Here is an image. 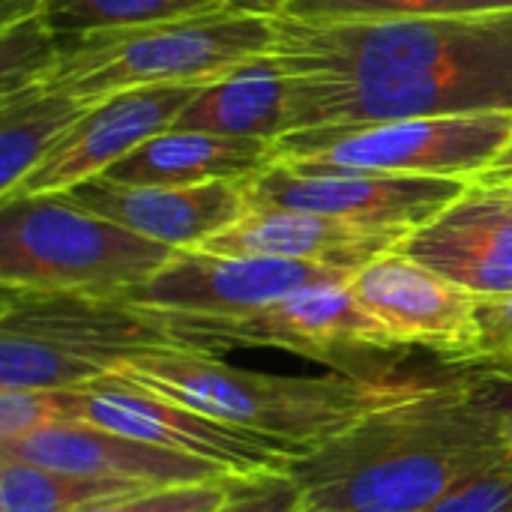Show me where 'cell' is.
I'll return each mask as SVG.
<instances>
[{"mask_svg":"<svg viewBox=\"0 0 512 512\" xmlns=\"http://www.w3.org/2000/svg\"><path fill=\"white\" fill-rule=\"evenodd\" d=\"M249 207H279L321 213L369 228L414 231L450 207L468 180L453 177H405L369 174L345 168H309L297 162H273L261 174L243 180Z\"/></svg>","mask_w":512,"mask_h":512,"instance_id":"cell-9","label":"cell"},{"mask_svg":"<svg viewBox=\"0 0 512 512\" xmlns=\"http://www.w3.org/2000/svg\"><path fill=\"white\" fill-rule=\"evenodd\" d=\"M153 315L186 351L219 357L231 348H279L354 378H384L408 351L360 306L348 282L306 288L240 315Z\"/></svg>","mask_w":512,"mask_h":512,"instance_id":"cell-7","label":"cell"},{"mask_svg":"<svg viewBox=\"0 0 512 512\" xmlns=\"http://www.w3.org/2000/svg\"><path fill=\"white\" fill-rule=\"evenodd\" d=\"M471 183H483V186H512V144L483 171L477 174Z\"/></svg>","mask_w":512,"mask_h":512,"instance_id":"cell-31","label":"cell"},{"mask_svg":"<svg viewBox=\"0 0 512 512\" xmlns=\"http://www.w3.org/2000/svg\"><path fill=\"white\" fill-rule=\"evenodd\" d=\"M411 231L399 228H369L345 219L255 207L237 225L207 240L201 249L219 255H267L303 264H318L330 270L357 273L375 258L396 252Z\"/></svg>","mask_w":512,"mask_h":512,"instance_id":"cell-17","label":"cell"},{"mask_svg":"<svg viewBox=\"0 0 512 512\" xmlns=\"http://www.w3.org/2000/svg\"><path fill=\"white\" fill-rule=\"evenodd\" d=\"M84 420V390H0V444Z\"/></svg>","mask_w":512,"mask_h":512,"instance_id":"cell-25","label":"cell"},{"mask_svg":"<svg viewBox=\"0 0 512 512\" xmlns=\"http://www.w3.org/2000/svg\"><path fill=\"white\" fill-rule=\"evenodd\" d=\"M174 129L261 141H279L288 135V78L276 54L255 57L231 75L207 84L180 114Z\"/></svg>","mask_w":512,"mask_h":512,"instance_id":"cell-19","label":"cell"},{"mask_svg":"<svg viewBox=\"0 0 512 512\" xmlns=\"http://www.w3.org/2000/svg\"><path fill=\"white\" fill-rule=\"evenodd\" d=\"M276 42L279 12L252 6L69 33L42 84L87 105L141 87L213 84Z\"/></svg>","mask_w":512,"mask_h":512,"instance_id":"cell-4","label":"cell"},{"mask_svg":"<svg viewBox=\"0 0 512 512\" xmlns=\"http://www.w3.org/2000/svg\"><path fill=\"white\" fill-rule=\"evenodd\" d=\"M177 252L63 195L0 201V288L117 297L153 279Z\"/></svg>","mask_w":512,"mask_h":512,"instance_id":"cell-6","label":"cell"},{"mask_svg":"<svg viewBox=\"0 0 512 512\" xmlns=\"http://www.w3.org/2000/svg\"><path fill=\"white\" fill-rule=\"evenodd\" d=\"M477 300L512 297V186L468 183L435 219L399 246Z\"/></svg>","mask_w":512,"mask_h":512,"instance_id":"cell-14","label":"cell"},{"mask_svg":"<svg viewBox=\"0 0 512 512\" xmlns=\"http://www.w3.org/2000/svg\"><path fill=\"white\" fill-rule=\"evenodd\" d=\"M168 348L165 324L120 294L0 288V390H84Z\"/></svg>","mask_w":512,"mask_h":512,"instance_id":"cell-5","label":"cell"},{"mask_svg":"<svg viewBox=\"0 0 512 512\" xmlns=\"http://www.w3.org/2000/svg\"><path fill=\"white\" fill-rule=\"evenodd\" d=\"M84 423L213 462L234 474L291 471L309 456V450L234 429L114 375L84 387Z\"/></svg>","mask_w":512,"mask_h":512,"instance_id":"cell-10","label":"cell"},{"mask_svg":"<svg viewBox=\"0 0 512 512\" xmlns=\"http://www.w3.org/2000/svg\"><path fill=\"white\" fill-rule=\"evenodd\" d=\"M114 378L195 408L234 429L309 453L426 387L417 381L354 375H270L186 348L132 357Z\"/></svg>","mask_w":512,"mask_h":512,"instance_id":"cell-3","label":"cell"},{"mask_svg":"<svg viewBox=\"0 0 512 512\" xmlns=\"http://www.w3.org/2000/svg\"><path fill=\"white\" fill-rule=\"evenodd\" d=\"M288 132L402 117L512 114V9L453 18L279 15Z\"/></svg>","mask_w":512,"mask_h":512,"instance_id":"cell-1","label":"cell"},{"mask_svg":"<svg viewBox=\"0 0 512 512\" xmlns=\"http://www.w3.org/2000/svg\"><path fill=\"white\" fill-rule=\"evenodd\" d=\"M147 492V486L78 477L18 459H0V512H81L102 501Z\"/></svg>","mask_w":512,"mask_h":512,"instance_id":"cell-21","label":"cell"},{"mask_svg":"<svg viewBox=\"0 0 512 512\" xmlns=\"http://www.w3.org/2000/svg\"><path fill=\"white\" fill-rule=\"evenodd\" d=\"M204 87L207 84L141 87L93 102L30 171L12 198L63 195L78 183L105 174L153 135L174 129L180 114L198 99Z\"/></svg>","mask_w":512,"mask_h":512,"instance_id":"cell-12","label":"cell"},{"mask_svg":"<svg viewBox=\"0 0 512 512\" xmlns=\"http://www.w3.org/2000/svg\"><path fill=\"white\" fill-rule=\"evenodd\" d=\"M477 399L498 417V423L512 435V363H486L468 369Z\"/></svg>","mask_w":512,"mask_h":512,"instance_id":"cell-30","label":"cell"},{"mask_svg":"<svg viewBox=\"0 0 512 512\" xmlns=\"http://www.w3.org/2000/svg\"><path fill=\"white\" fill-rule=\"evenodd\" d=\"M429 512H512V450L471 474Z\"/></svg>","mask_w":512,"mask_h":512,"instance_id":"cell-27","label":"cell"},{"mask_svg":"<svg viewBox=\"0 0 512 512\" xmlns=\"http://www.w3.org/2000/svg\"><path fill=\"white\" fill-rule=\"evenodd\" d=\"M510 450L512 435L477 399L465 372L426 384L312 450L291 477L306 512H429Z\"/></svg>","mask_w":512,"mask_h":512,"instance_id":"cell-2","label":"cell"},{"mask_svg":"<svg viewBox=\"0 0 512 512\" xmlns=\"http://www.w3.org/2000/svg\"><path fill=\"white\" fill-rule=\"evenodd\" d=\"M512 360V297H495L477 303L474 339L456 366H486Z\"/></svg>","mask_w":512,"mask_h":512,"instance_id":"cell-29","label":"cell"},{"mask_svg":"<svg viewBox=\"0 0 512 512\" xmlns=\"http://www.w3.org/2000/svg\"><path fill=\"white\" fill-rule=\"evenodd\" d=\"M237 6L279 12L282 0H39L36 15H42L54 33L69 36V33H87V30L207 15V12H222V9H237Z\"/></svg>","mask_w":512,"mask_h":512,"instance_id":"cell-22","label":"cell"},{"mask_svg":"<svg viewBox=\"0 0 512 512\" xmlns=\"http://www.w3.org/2000/svg\"><path fill=\"white\" fill-rule=\"evenodd\" d=\"M512 144L510 111L402 117L363 126L300 129L276 141L282 162L405 177L474 180Z\"/></svg>","mask_w":512,"mask_h":512,"instance_id":"cell-8","label":"cell"},{"mask_svg":"<svg viewBox=\"0 0 512 512\" xmlns=\"http://www.w3.org/2000/svg\"><path fill=\"white\" fill-rule=\"evenodd\" d=\"M0 459H18L39 468H54L78 477L135 483L147 489H171V486H201L231 477L213 462L162 450L147 441H135L129 435L93 426V423H63L42 429L30 438L0 444Z\"/></svg>","mask_w":512,"mask_h":512,"instance_id":"cell-16","label":"cell"},{"mask_svg":"<svg viewBox=\"0 0 512 512\" xmlns=\"http://www.w3.org/2000/svg\"><path fill=\"white\" fill-rule=\"evenodd\" d=\"M348 285L405 348H429L456 366L474 339L480 300L399 249L357 270Z\"/></svg>","mask_w":512,"mask_h":512,"instance_id":"cell-13","label":"cell"},{"mask_svg":"<svg viewBox=\"0 0 512 512\" xmlns=\"http://www.w3.org/2000/svg\"><path fill=\"white\" fill-rule=\"evenodd\" d=\"M216 512H306V498L291 471L246 474Z\"/></svg>","mask_w":512,"mask_h":512,"instance_id":"cell-28","label":"cell"},{"mask_svg":"<svg viewBox=\"0 0 512 512\" xmlns=\"http://www.w3.org/2000/svg\"><path fill=\"white\" fill-rule=\"evenodd\" d=\"M512 0H282V15L306 21H378V18H453L507 12Z\"/></svg>","mask_w":512,"mask_h":512,"instance_id":"cell-23","label":"cell"},{"mask_svg":"<svg viewBox=\"0 0 512 512\" xmlns=\"http://www.w3.org/2000/svg\"><path fill=\"white\" fill-rule=\"evenodd\" d=\"M237 477H246V474H231L225 480L201 483V486L147 489V492H138V495L93 504V507L81 512H216L231 498Z\"/></svg>","mask_w":512,"mask_h":512,"instance_id":"cell-26","label":"cell"},{"mask_svg":"<svg viewBox=\"0 0 512 512\" xmlns=\"http://www.w3.org/2000/svg\"><path fill=\"white\" fill-rule=\"evenodd\" d=\"M279 162L276 141L168 129L135 147L102 177L126 186H201L249 180Z\"/></svg>","mask_w":512,"mask_h":512,"instance_id":"cell-18","label":"cell"},{"mask_svg":"<svg viewBox=\"0 0 512 512\" xmlns=\"http://www.w3.org/2000/svg\"><path fill=\"white\" fill-rule=\"evenodd\" d=\"M90 105L45 84L0 96V201L12 198Z\"/></svg>","mask_w":512,"mask_h":512,"instance_id":"cell-20","label":"cell"},{"mask_svg":"<svg viewBox=\"0 0 512 512\" xmlns=\"http://www.w3.org/2000/svg\"><path fill=\"white\" fill-rule=\"evenodd\" d=\"M501 363H512V360H501Z\"/></svg>","mask_w":512,"mask_h":512,"instance_id":"cell-32","label":"cell"},{"mask_svg":"<svg viewBox=\"0 0 512 512\" xmlns=\"http://www.w3.org/2000/svg\"><path fill=\"white\" fill-rule=\"evenodd\" d=\"M60 33L42 15H24L0 27V96L36 87L54 69Z\"/></svg>","mask_w":512,"mask_h":512,"instance_id":"cell-24","label":"cell"},{"mask_svg":"<svg viewBox=\"0 0 512 512\" xmlns=\"http://www.w3.org/2000/svg\"><path fill=\"white\" fill-rule=\"evenodd\" d=\"M63 198L171 249H201L252 210L243 180H216L201 186H126L99 174L63 192Z\"/></svg>","mask_w":512,"mask_h":512,"instance_id":"cell-15","label":"cell"},{"mask_svg":"<svg viewBox=\"0 0 512 512\" xmlns=\"http://www.w3.org/2000/svg\"><path fill=\"white\" fill-rule=\"evenodd\" d=\"M351 276L354 273L288 258L180 249L153 279L120 297L150 312L213 318L252 312L306 288L351 282Z\"/></svg>","mask_w":512,"mask_h":512,"instance_id":"cell-11","label":"cell"}]
</instances>
